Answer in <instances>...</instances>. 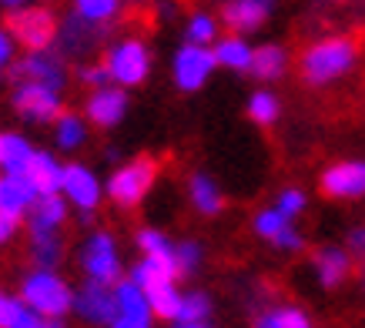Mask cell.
<instances>
[{"mask_svg": "<svg viewBox=\"0 0 365 328\" xmlns=\"http://www.w3.org/2000/svg\"><path fill=\"white\" fill-rule=\"evenodd\" d=\"M34 151H37V148H34L24 134L4 131L0 134V171H27Z\"/></svg>", "mask_w": 365, "mask_h": 328, "instance_id": "30", "label": "cell"}, {"mask_svg": "<svg viewBox=\"0 0 365 328\" xmlns=\"http://www.w3.org/2000/svg\"><path fill=\"white\" fill-rule=\"evenodd\" d=\"M349 252H352L355 265H365V225H359V228L349 231V245H345Z\"/></svg>", "mask_w": 365, "mask_h": 328, "instance_id": "40", "label": "cell"}, {"mask_svg": "<svg viewBox=\"0 0 365 328\" xmlns=\"http://www.w3.org/2000/svg\"><path fill=\"white\" fill-rule=\"evenodd\" d=\"M24 175L31 178L41 195H47V191H61V185H64V164L57 161L51 151H34Z\"/></svg>", "mask_w": 365, "mask_h": 328, "instance_id": "26", "label": "cell"}, {"mask_svg": "<svg viewBox=\"0 0 365 328\" xmlns=\"http://www.w3.org/2000/svg\"><path fill=\"white\" fill-rule=\"evenodd\" d=\"M275 11V0H225L222 7V24L235 34H252L258 27H265V21Z\"/></svg>", "mask_w": 365, "mask_h": 328, "instance_id": "20", "label": "cell"}, {"mask_svg": "<svg viewBox=\"0 0 365 328\" xmlns=\"http://www.w3.org/2000/svg\"><path fill=\"white\" fill-rule=\"evenodd\" d=\"M44 4H54V0H44Z\"/></svg>", "mask_w": 365, "mask_h": 328, "instance_id": "45", "label": "cell"}, {"mask_svg": "<svg viewBox=\"0 0 365 328\" xmlns=\"http://www.w3.org/2000/svg\"><path fill=\"white\" fill-rule=\"evenodd\" d=\"M37 198H41V191L34 188V181L24 171H0V211L4 215H14L24 221Z\"/></svg>", "mask_w": 365, "mask_h": 328, "instance_id": "19", "label": "cell"}, {"mask_svg": "<svg viewBox=\"0 0 365 328\" xmlns=\"http://www.w3.org/2000/svg\"><path fill=\"white\" fill-rule=\"evenodd\" d=\"M131 4H141V7H144V4H151V0H131Z\"/></svg>", "mask_w": 365, "mask_h": 328, "instance_id": "44", "label": "cell"}, {"mask_svg": "<svg viewBox=\"0 0 365 328\" xmlns=\"http://www.w3.org/2000/svg\"><path fill=\"white\" fill-rule=\"evenodd\" d=\"M54 128V144H57V151H64V154H78L84 144H88L91 138V124L88 118H81V114H74V111H61L57 114V121L51 124Z\"/></svg>", "mask_w": 365, "mask_h": 328, "instance_id": "24", "label": "cell"}, {"mask_svg": "<svg viewBox=\"0 0 365 328\" xmlns=\"http://www.w3.org/2000/svg\"><path fill=\"white\" fill-rule=\"evenodd\" d=\"M211 315H215V305H211V295L208 292H185L181 298V308H178V315L171 325L175 328H208L211 325Z\"/></svg>", "mask_w": 365, "mask_h": 328, "instance_id": "27", "label": "cell"}, {"mask_svg": "<svg viewBox=\"0 0 365 328\" xmlns=\"http://www.w3.org/2000/svg\"><path fill=\"white\" fill-rule=\"evenodd\" d=\"M211 51H215L218 67H225V71H235V74H248V71H252L255 47L248 44L245 34H235V31L222 34V37L211 44Z\"/></svg>", "mask_w": 365, "mask_h": 328, "instance_id": "21", "label": "cell"}, {"mask_svg": "<svg viewBox=\"0 0 365 328\" xmlns=\"http://www.w3.org/2000/svg\"><path fill=\"white\" fill-rule=\"evenodd\" d=\"M78 77L88 84V88H101V84H108V81H111V74H108L104 61H101V64H84L78 71Z\"/></svg>", "mask_w": 365, "mask_h": 328, "instance_id": "39", "label": "cell"}, {"mask_svg": "<svg viewBox=\"0 0 365 328\" xmlns=\"http://www.w3.org/2000/svg\"><path fill=\"white\" fill-rule=\"evenodd\" d=\"M288 71V51L282 44H262L255 47V61L248 74L258 77L262 84H272V81H282Z\"/></svg>", "mask_w": 365, "mask_h": 328, "instance_id": "28", "label": "cell"}, {"mask_svg": "<svg viewBox=\"0 0 365 328\" xmlns=\"http://www.w3.org/2000/svg\"><path fill=\"white\" fill-rule=\"evenodd\" d=\"M355 268V258L349 248H339V245H325L319 252L312 255V275H315V282L325 288V292H332L339 285L349 282V275Z\"/></svg>", "mask_w": 365, "mask_h": 328, "instance_id": "18", "label": "cell"}, {"mask_svg": "<svg viewBox=\"0 0 365 328\" xmlns=\"http://www.w3.org/2000/svg\"><path fill=\"white\" fill-rule=\"evenodd\" d=\"M101 31H104V27L81 21L78 14H74V17H67V24H61V34H57L61 54H64V57H81V54H88L91 47L98 44V34H101Z\"/></svg>", "mask_w": 365, "mask_h": 328, "instance_id": "23", "label": "cell"}, {"mask_svg": "<svg viewBox=\"0 0 365 328\" xmlns=\"http://www.w3.org/2000/svg\"><path fill=\"white\" fill-rule=\"evenodd\" d=\"M222 27H225L222 17H215V14H208V11H195L188 21H185V41L211 47L222 37Z\"/></svg>", "mask_w": 365, "mask_h": 328, "instance_id": "32", "label": "cell"}, {"mask_svg": "<svg viewBox=\"0 0 365 328\" xmlns=\"http://www.w3.org/2000/svg\"><path fill=\"white\" fill-rule=\"evenodd\" d=\"M158 175H161L158 161L141 154V158H131L128 164H118L111 178L104 181V191L118 208H138L144 198L151 195V188L158 185Z\"/></svg>", "mask_w": 365, "mask_h": 328, "instance_id": "3", "label": "cell"}, {"mask_svg": "<svg viewBox=\"0 0 365 328\" xmlns=\"http://www.w3.org/2000/svg\"><path fill=\"white\" fill-rule=\"evenodd\" d=\"M74 312L88 325H114V285L84 282L81 292H74Z\"/></svg>", "mask_w": 365, "mask_h": 328, "instance_id": "15", "label": "cell"}, {"mask_svg": "<svg viewBox=\"0 0 365 328\" xmlns=\"http://www.w3.org/2000/svg\"><path fill=\"white\" fill-rule=\"evenodd\" d=\"M44 325H51V322L37 315L21 295L0 292V328H44Z\"/></svg>", "mask_w": 365, "mask_h": 328, "instance_id": "29", "label": "cell"}, {"mask_svg": "<svg viewBox=\"0 0 365 328\" xmlns=\"http://www.w3.org/2000/svg\"><path fill=\"white\" fill-rule=\"evenodd\" d=\"M359 275H362V292H365V265H359Z\"/></svg>", "mask_w": 365, "mask_h": 328, "instance_id": "43", "label": "cell"}, {"mask_svg": "<svg viewBox=\"0 0 365 328\" xmlns=\"http://www.w3.org/2000/svg\"><path fill=\"white\" fill-rule=\"evenodd\" d=\"M14 61H17V41H14V34L7 27H0V74L11 71Z\"/></svg>", "mask_w": 365, "mask_h": 328, "instance_id": "38", "label": "cell"}, {"mask_svg": "<svg viewBox=\"0 0 365 328\" xmlns=\"http://www.w3.org/2000/svg\"><path fill=\"white\" fill-rule=\"evenodd\" d=\"M255 325L258 328H309L312 318L302 305H272L255 315Z\"/></svg>", "mask_w": 365, "mask_h": 328, "instance_id": "31", "label": "cell"}, {"mask_svg": "<svg viewBox=\"0 0 365 328\" xmlns=\"http://www.w3.org/2000/svg\"><path fill=\"white\" fill-rule=\"evenodd\" d=\"M71 218V201L64 198V191H47L34 201L31 215H27V228L31 235H61V228Z\"/></svg>", "mask_w": 365, "mask_h": 328, "instance_id": "17", "label": "cell"}, {"mask_svg": "<svg viewBox=\"0 0 365 328\" xmlns=\"http://www.w3.org/2000/svg\"><path fill=\"white\" fill-rule=\"evenodd\" d=\"M319 188L332 201H359L365 198V161H335L319 178Z\"/></svg>", "mask_w": 365, "mask_h": 328, "instance_id": "14", "label": "cell"}, {"mask_svg": "<svg viewBox=\"0 0 365 328\" xmlns=\"http://www.w3.org/2000/svg\"><path fill=\"white\" fill-rule=\"evenodd\" d=\"M4 7H21V4H27V0H0Z\"/></svg>", "mask_w": 365, "mask_h": 328, "instance_id": "42", "label": "cell"}, {"mask_svg": "<svg viewBox=\"0 0 365 328\" xmlns=\"http://www.w3.org/2000/svg\"><path fill=\"white\" fill-rule=\"evenodd\" d=\"M151 64H155L151 61V47L144 44L141 37H121V41H114L104 51V67H108L111 81L128 91L151 77Z\"/></svg>", "mask_w": 365, "mask_h": 328, "instance_id": "6", "label": "cell"}, {"mask_svg": "<svg viewBox=\"0 0 365 328\" xmlns=\"http://www.w3.org/2000/svg\"><path fill=\"white\" fill-rule=\"evenodd\" d=\"M248 118H252L258 128H272V124L282 118V101H278V94L258 88L252 98H248Z\"/></svg>", "mask_w": 365, "mask_h": 328, "instance_id": "33", "label": "cell"}, {"mask_svg": "<svg viewBox=\"0 0 365 328\" xmlns=\"http://www.w3.org/2000/svg\"><path fill=\"white\" fill-rule=\"evenodd\" d=\"M74 14H78L81 21L108 27L121 14V0H74Z\"/></svg>", "mask_w": 365, "mask_h": 328, "instance_id": "35", "label": "cell"}, {"mask_svg": "<svg viewBox=\"0 0 365 328\" xmlns=\"http://www.w3.org/2000/svg\"><path fill=\"white\" fill-rule=\"evenodd\" d=\"M188 201L201 218H218L225 211L222 188H218V181L211 175H205V171H195V175L188 178Z\"/></svg>", "mask_w": 365, "mask_h": 328, "instance_id": "22", "label": "cell"}, {"mask_svg": "<svg viewBox=\"0 0 365 328\" xmlns=\"http://www.w3.org/2000/svg\"><path fill=\"white\" fill-rule=\"evenodd\" d=\"M7 31L14 34L17 47H24V51H47L57 44L61 21L44 4H21V7H11V14H7Z\"/></svg>", "mask_w": 365, "mask_h": 328, "instance_id": "4", "label": "cell"}, {"mask_svg": "<svg viewBox=\"0 0 365 328\" xmlns=\"http://www.w3.org/2000/svg\"><path fill=\"white\" fill-rule=\"evenodd\" d=\"M275 205H278L282 211H285L288 218H299L302 211L309 208V195H305L302 188H285V191H282V195L275 198Z\"/></svg>", "mask_w": 365, "mask_h": 328, "instance_id": "37", "label": "cell"}, {"mask_svg": "<svg viewBox=\"0 0 365 328\" xmlns=\"http://www.w3.org/2000/svg\"><path fill=\"white\" fill-rule=\"evenodd\" d=\"M155 305L134 278H121L114 285V328H151Z\"/></svg>", "mask_w": 365, "mask_h": 328, "instance_id": "10", "label": "cell"}, {"mask_svg": "<svg viewBox=\"0 0 365 328\" xmlns=\"http://www.w3.org/2000/svg\"><path fill=\"white\" fill-rule=\"evenodd\" d=\"M138 248H141L144 258L165 265L168 272L178 275V241L168 238L161 228H141L138 231ZM178 278H181V275H178Z\"/></svg>", "mask_w": 365, "mask_h": 328, "instance_id": "25", "label": "cell"}, {"mask_svg": "<svg viewBox=\"0 0 365 328\" xmlns=\"http://www.w3.org/2000/svg\"><path fill=\"white\" fill-rule=\"evenodd\" d=\"M21 298L51 325H61V318L74 312V288L57 275V268H34L31 275H24Z\"/></svg>", "mask_w": 365, "mask_h": 328, "instance_id": "2", "label": "cell"}, {"mask_svg": "<svg viewBox=\"0 0 365 328\" xmlns=\"http://www.w3.org/2000/svg\"><path fill=\"white\" fill-rule=\"evenodd\" d=\"M81 268L91 282L101 285H118L124 278V265H121V248L118 238L111 231H91L84 248H81Z\"/></svg>", "mask_w": 365, "mask_h": 328, "instance_id": "8", "label": "cell"}, {"mask_svg": "<svg viewBox=\"0 0 365 328\" xmlns=\"http://www.w3.org/2000/svg\"><path fill=\"white\" fill-rule=\"evenodd\" d=\"M61 191L71 201V208H78V211H98L101 201L108 198L104 181L81 161L64 164V185H61Z\"/></svg>", "mask_w": 365, "mask_h": 328, "instance_id": "13", "label": "cell"}, {"mask_svg": "<svg viewBox=\"0 0 365 328\" xmlns=\"http://www.w3.org/2000/svg\"><path fill=\"white\" fill-rule=\"evenodd\" d=\"M201 262H205V248H201L198 241H178V275L181 278H188V275H195L201 268Z\"/></svg>", "mask_w": 365, "mask_h": 328, "instance_id": "36", "label": "cell"}, {"mask_svg": "<svg viewBox=\"0 0 365 328\" xmlns=\"http://www.w3.org/2000/svg\"><path fill=\"white\" fill-rule=\"evenodd\" d=\"M128 278H134V282L141 285L144 292H148V298H151V305H155V315L171 325L178 308H181V298H185V292L178 288V275L141 255V262L134 265Z\"/></svg>", "mask_w": 365, "mask_h": 328, "instance_id": "5", "label": "cell"}, {"mask_svg": "<svg viewBox=\"0 0 365 328\" xmlns=\"http://www.w3.org/2000/svg\"><path fill=\"white\" fill-rule=\"evenodd\" d=\"M355 64H359V44H355V37H345V34L312 41L299 57L302 81L309 88H329L335 81H342L345 74H352Z\"/></svg>", "mask_w": 365, "mask_h": 328, "instance_id": "1", "label": "cell"}, {"mask_svg": "<svg viewBox=\"0 0 365 328\" xmlns=\"http://www.w3.org/2000/svg\"><path fill=\"white\" fill-rule=\"evenodd\" d=\"M128 108H131V98H128V88L121 84H101V88H91L88 101H84V118L94 124V128H118L124 118H128Z\"/></svg>", "mask_w": 365, "mask_h": 328, "instance_id": "12", "label": "cell"}, {"mask_svg": "<svg viewBox=\"0 0 365 328\" xmlns=\"http://www.w3.org/2000/svg\"><path fill=\"white\" fill-rule=\"evenodd\" d=\"M64 88L47 84V81H17V88L11 94V104L17 111V118L27 124H54L57 114L64 111Z\"/></svg>", "mask_w": 365, "mask_h": 328, "instance_id": "7", "label": "cell"}, {"mask_svg": "<svg viewBox=\"0 0 365 328\" xmlns=\"http://www.w3.org/2000/svg\"><path fill=\"white\" fill-rule=\"evenodd\" d=\"M64 258L61 235H31V262L37 268H57Z\"/></svg>", "mask_w": 365, "mask_h": 328, "instance_id": "34", "label": "cell"}, {"mask_svg": "<svg viewBox=\"0 0 365 328\" xmlns=\"http://www.w3.org/2000/svg\"><path fill=\"white\" fill-rule=\"evenodd\" d=\"M252 231L265 241V245H272L275 252L295 255V252H302V248H305V238H302V231L295 228V218H288L278 205L258 211V215L252 218Z\"/></svg>", "mask_w": 365, "mask_h": 328, "instance_id": "11", "label": "cell"}, {"mask_svg": "<svg viewBox=\"0 0 365 328\" xmlns=\"http://www.w3.org/2000/svg\"><path fill=\"white\" fill-rule=\"evenodd\" d=\"M215 71H218L215 51L205 47V44H191V41H185V44L175 51V57H171V81H175V88L181 91V94H195V91H201L211 77H215Z\"/></svg>", "mask_w": 365, "mask_h": 328, "instance_id": "9", "label": "cell"}, {"mask_svg": "<svg viewBox=\"0 0 365 328\" xmlns=\"http://www.w3.org/2000/svg\"><path fill=\"white\" fill-rule=\"evenodd\" d=\"M14 77L17 81H47V84H57L64 88L67 84V67H64V54H54L51 47L47 51H27L21 61H14Z\"/></svg>", "mask_w": 365, "mask_h": 328, "instance_id": "16", "label": "cell"}, {"mask_svg": "<svg viewBox=\"0 0 365 328\" xmlns=\"http://www.w3.org/2000/svg\"><path fill=\"white\" fill-rule=\"evenodd\" d=\"M17 231H21V218H14V215H4V211H0V248L11 245V241L17 238Z\"/></svg>", "mask_w": 365, "mask_h": 328, "instance_id": "41", "label": "cell"}]
</instances>
